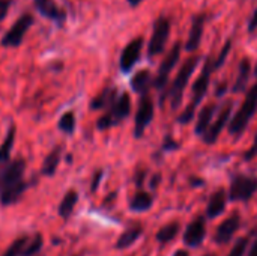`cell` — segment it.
<instances>
[{"mask_svg":"<svg viewBox=\"0 0 257 256\" xmlns=\"http://www.w3.org/2000/svg\"><path fill=\"white\" fill-rule=\"evenodd\" d=\"M214 57L209 56L206 57L205 63H203V68L200 71V75L197 77V80L194 81L193 84V89H191V100L190 103L185 106V109L181 112V115L178 116V122L182 124V125H187L190 124L194 116H196V112H197V107L200 106V103L203 101V98L206 97L208 94V89H209V83H211V77H212V72H214Z\"/></svg>","mask_w":257,"mask_h":256,"instance_id":"6da1fadb","label":"cell"},{"mask_svg":"<svg viewBox=\"0 0 257 256\" xmlns=\"http://www.w3.org/2000/svg\"><path fill=\"white\" fill-rule=\"evenodd\" d=\"M200 62V56H191L188 57L182 66L179 68L176 77L173 78V83L169 89V100H170V107L172 110H178L184 101V94H185V89L197 68Z\"/></svg>","mask_w":257,"mask_h":256,"instance_id":"7a4b0ae2","label":"cell"},{"mask_svg":"<svg viewBox=\"0 0 257 256\" xmlns=\"http://www.w3.org/2000/svg\"><path fill=\"white\" fill-rule=\"evenodd\" d=\"M257 112V80L256 83L247 91L245 94V100L242 101L239 110L235 113V116L230 119L227 128H229V134L239 137L245 128L248 127V124L251 122V119L254 118Z\"/></svg>","mask_w":257,"mask_h":256,"instance_id":"3957f363","label":"cell"},{"mask_svg":"<svg viewBox=\"0 0 257 256\" xmlns=\"http://www.w3.org/2000/svg\"><path fill=\"white\" fill-rule=\"evenodd\" d=\"M130 113H131V97H130V94L123 92V94L117 95L113 106L98 119L96 128L108 130L111 127L117 125L119 122H122L123 119H126L130 116Z\"/></svg>","mask_w":257,"mask_h":256,"instance_id":"277c9868","label":"cell"},{"mask_svg":"<svg viewBox=\"0 0 257 256\" xmlns=\"http://www.w3.org/2000/svg\"><path fill=\"white\" fill-rule=\"evenodd\" d=\"M170 32H172L170 20L167 17H163V15L158 17L157 21L154 23L152 35H151V39H149V44H148V56L151 59L160 56L161 53H164L166 45H167L169 38H170Z\"/></svg>","mask_w":257,"mask_h":256,"instance_id":"5b68a950","label":"cell"},{"mask_svg":"<svg viewBox=\"0 0 257 256\" xmlns=\"http://www.w3.org/2000/svg\"><path fill=\"white\" fill-rule=\"evenodd\" d=\"M257 192V177L238 174L230 181L229 201L232 202H248Z\"/></svg>","mask_w":257,"mask_h":256,"instance_id":"8992f818","label":"cell"},{"mask_svg":"<svg viewBox=\"0 0 257 256\" xmlns=\"http://www.w3.org/2000/svg\"><path fill=\"white\" fill-rule=\"evenodd\" d=\"M181 51H182V44L181 42H175V45L169 50V53L164 56V59L161 60L157 75L154 78V88L158 91H164L167 83H169V77L173 71V68L176 66V63L181 59Z\"/></svg>","mask_w":257,"mask_h":256,"instance_id":"52a82bcc","label":"cell"},{"mask_svg":"<svg viewBox=\"0 0 257 256\" xmlns=\"http://www.w3.org/2000/svg\"><path fill=\"white\" fill-rule=\"evenodd\" d=\"M155 116V104L149 94L140 95V101L137 106V113L134 118V137L140 139L143 137L146 128L151 125Z\"/></svg>","mask_w":257,"mask_h":256,"instance_id":"ba28073f","label":"cell"},{"mask_svg":"<svg viewBox=\"0 0 257 256\" xmlns=\"http://www.w3.org/2000/svg\"><path fill=\"white\" fill-rule=\"evenodd\" d=\"M33 24V15L30 14H24L21 15L14 24L12 27L3 35L2 38V47H8V48H14L21 45V42L24 41L27 32L30 30Z\"/></svg>","mask_w":257,"mask_h":256,"instance_id":"9c48e42d","label":"cell"},{"mask_svg":"<svg viewBox=\"0 0 257 256\" xmlns=\"http://www.w3.org/2000/svg\"><path fill=\"white\" fill-rule=\"evenodd\" d=\"M232 112H233V101L229 100V101L221 107V110H220L217 119L212 121V124L209 125V128L203 133L202 137H203V142H205L206 145H214V143L218 140L221 131H223L224 127H227L229 122H230Z\"/></svg>","mask_w":257,"mask_h":256,"instance_id":"30bf717a","label":"cell"},{"mask_svg":"<svg viewBox=\"0 0 257 256\" xmlns=\"http://www.w3.org/2000/svg\"><path fill=\"white\" fill-rule=\"evenodd\" d=\"M143 44H145L143 38L137 36L123 47V50L120 53V59H119V66H120V71L123 74L131 72L133 68L136 66V63L139 62V59L142 56Z\"/></svg>","mask_w":257,"mask_h":256,"instance_id":"8fae6325","label":"cell"},{"mask_svg":"<svg viewBox=\"0 0 257 256\" xmlns=\"http://www.w3.org/2000/svg\"><path fill=\"white\" fill-rule=\"evenodd\" d=\"M26 161L23 158H17L0 164V192L12 183H17L24 178Z\"/></svg>","mask_w":257,"mask_h":256,"instance_id":"7c38bea8","label":"cell"},{"mask_svg":"<svg viewBox=\"0 0 257 256\" xmlns=\"http://www.w3.org/2000/svg\"><path fill=\"white\" fill-rule=\"evenodd\" d=\"M206 238V219L199 216L187 226L184 232V244L190 249H196L202 246Z\"/></svg>","mask_w":257,"mask_h":256,"instance_id":"4fadbf2b","label":"cell"},{"mask_svg":"<svg viewBox=\"0 0 257 256\" xmlns=\"http://www.w3.org/2000/svg\"><path fill=\"white\" fill-rule=\"evenodd\" d=\"M241 226V216L239 213H233L232 216H229L226 220L221 222V225H218L215 234H214V241L217 244H227L232 241L233 235L238 232Z\"/></svg>","mask_w":257,"mask_h":256,"instance_id":"5bb4252c","label":"cell"},{"mask_svg":"<svg viewBox=\"0 0 257 256\" xmlns=\"http://www.w3.org/2000/svg\"><path fill=\"white\" fill-rule=\"evenodd\" d=\"M205 23H206V15L205 14H197L193 18L191 27H190V33L185 42V50L193 53L197 51L200 44H202V38H203V32H205Z\"/></svg>","mask_w":257,"mask_h":256,"instance_id":"9a60e30c","label":"cell"},{"mask_svg":"<svg viewBox=\"0 0 257 256\" xmlns=\"http://www.w3.org/2000/svg\"><path fill=\"white\" fill-rule=\"evenodd\" d=\"M33 3L36 11L42 17L57 23L59 26H62L66 21V12L62 8H59L53 0H33Z\"/></svg>","mask_w":257,"mask_h":256,"instance_id":"2e32d148","label":"cell"},{"mask_svg":"<svg viewBox=\"0 0 257 256\" xmlns=\"http://www.w3.org/2000/svg\"><path fill=\"white\" fill-rule=\"evenodd\" d=\"M227 201H229V195L226 193L224 189L215 190L209 198V202L206 207V217L209 220H212V219H217L218 216H221L226 210Z\"/></svg>","mask_w":257,"mask_h":256,"instance_id":"e0dca14e","label":"cell"},{"mask_svg":"<svg viewBox=\"0 0 257 256\" xmlns=\"http://www.w3.org/2000/svg\"><path fill=\"white\" fill-rule=\"evenodd\" d=\"M26 189H27V183L24 181V178L17 181V183L9 184L8 187H5L0 192V204L3 207H9V205L17 204L21 199V196L24 195Z\"/></svg>","mask_w":257,"mask_h":256,"instance_id":"ac0fdd59","label":"cell"},{"mask_svg":"<svg viewBox=\"0 0 257 256\" xmlns=\"http://www.w3.org/2000/svg\"><path fill=\"white\" fill-rule=\"evenodd\" d=\"M218 110V104L217 103H209L206 104L197 115V122L194 127V133L197 136H203V133L209 128V125L214 121V116Z\"/></svg>","mask_w":257,"mask_h":256,"instance_id":"d6986e66","label":"cell"},{"mask_svg":"<svg viewBox=\"0 0 257 256\" xmlns=\"http://www.w3.org/2000/svg\"><path fill=\"white\" fill-rule=\"evenodd\" d=\"M152 86H154V78H152V72L149 69H142V71L136 72L131 78V89L139 95L149 94V89Z\"/></svg>","mask_w":257,"mask_h":256,"instance_id":"ffe728a7","label":"cell"},{"mask_svg":"<svg viewBox=\"0 0 257 256\" xmlns=\"http://www.w3.org/2000/svg\"><path fill=\"white\" fill-rule=\"evenodd\" d=\"M250 75H251V60L248 57H245L239 63L238 75H236V80H235V83L232 86V92L233 94H242V92H245L247 84H248V80H250Z\"/></svg>","mask_w":257,"mask_h":256,"instance_id":"44dd1931","label":"cell"},{"mask_svg":"<svg viewBox=\"0 0 257 256\" xmlns=\"http://www.w3.org/2000/svg\"><path fill=\"white\" fill-rule=\"evenodd\" d=\"M116 98H117V89L105 88L90 101V109L92 110H108L113 106V103L116 101Z\"/></svg>","mask_w":257,"mask_h":256,"instance_id":"7402d4cb","label":"cell"},{"mask_svg":"<svg viewBox=\"0 0 257 256\" xmlns=\"http://www.w3.org/2000/svg\"><path fill=\"white\" fill-rule=\"evenodd\" d=\"M143 234V226L140 223H134L133 226H130L125 232H122V235L117 238L116 241V249L123 250L128 249L130 246H133Z\"/></svg>","mask_w":257,"mask_h":256,"instance_id":"603a6c76","label":"cell"},{"mask_svg":"<svg viewBox=\"0 0 257 256\" xmlns=\"http://www.w3.org/2000/svg\"><path fill=\"white\" fill-rule=\"evenodd\" d=\"M60 158H62V146H54L48 154L47 157L44 158V163H42V175L45 177H53L59 167V163H60Z\"/></svg>","mask_w":257,"mask_h":256,"instance_id":"cb8c5ba5","label":"cell"},{"mask_svg":"<svg viewBox=\"0 0 257 256\" xmlns=\"http://www.w3.org/2000/svg\"><path fill=\"white\" fill-rule=\"evenodd\" d=\"M152 205H154V196L148 192H143V190H139L130 202V208L134 213L149 211L152 208Z\"/></svg>","mask_w":257,"mask_h":256,"instance_id":"d4e9b609","label":"cell"},{"mask_svg":"<svg viewBox=\"0 0 257 256\" xmlns=\"http://www.w3.org/2000/svg\"><path fill=\"white\" fill-rule=\"evenodd\" d=\"M77 202H78V193H77L75 190H69V192H66V195L63 196V199L60 201L59 208H57L59 216H60L62 219L68 220V219L72 216V213H74V210H75Z\"/></svg>","mask_w":257,"mask_h":256,"instance_id":"484cf974","label":"cell"},{"mask_svg":"<svg viewBox=\"0 0 257 256\" xmlns=\"http://www.w3.org/2000/svg\"><path fill=\"white\" fill-rule=\"evenodd\" d=\"M15 136H17V127L12 124L9 128H8V133L0 145V164H5L9 161L11 158V152H12V148H14V143H15Z\"/></svg>","mask_w":257,"mask_h":256,"instance_id":"4316f807","label":"cell"},{"mask_svg":"<svg viewBox=\"0 0 257 256\" xmlns=\"http://www.w3.org/2000/svg\"><path fill=\"white\" fill-rule=\"evenodd\" d=\"M179 231H181L179 223L178 222H170L166 226H163L161 229H158V232L155 235L157 237V241L161 243V244H167V243H170V241H173L176 238V235L179 234Z\"/></svg>","mask_w":257,"mask_h":256,"instance_id":"83f0119b","label":"cell"},{"mask_svg":"<svg viewBox=\"0 0 257 256\" xmlns=\"http://www.w3.org/2000/svg\"><path fill=\"white\" fill-rule=\"evenodd\" d=\"M30 237L29 235H21L17 240H14L11 243V246L6 249V252L3 253V256H24L26 249L29 246Z\"/></svg>","mask_w":257,"mask_h":256,"instance_id":"f1b7e54d","label":"cell"},{"mask_svg":"<svg viewBox=\"0 0 257 256\" xmlns=\"http://www.w3.org/2000/svg\"><path fill=\"white\" fill-rule=\"evenodd\" d=\"M75 125H77V121H75L74 112H66V113H63V115L60 116L59 122H57L59 130L63 131L65 134H74Z\"/></svg>","mask_w":257,"mask_h":256,"instance_id":"f546056e","label":"cell"},{"mask_svg":"<svg viewBox=\"0 0 257 256\" xmlns=\"http://www.w3.org/2000/svg\"><path fill=\"white\" fill-rule=\"evenodd\" d=\"M250 243H251L250 235L238 238V240L235 241L233 247L230 249V252H229V255L227 256H245V252H247L248 247H250Z\"/></svg>","mask_w":257,"mask_h":256,"instance_id":"4dcf8cb0","label":"cell"},{"mask_svg":"<svg viewBox=\"0 0 257 256\" xmlns=\"http://www.w3.org/2000/svg\"><path fill=\"white\" fill-rule=\"evenodd\" d=\"M42 244H44V240H42L41 234H36V235L30 237V241H29V246L26 249L24 256H36L41 252Z\"/></svg>","mask_w":257,"mask_h":256,"instance_id":"1f68e13d","label":"cell"},{"mask_svg":"<svg viewBox=\"0 0 257 256\" xmlns=\"http://www.w3.org/2000/svg\"><path fill=\"white\" fill-rule=\"evenodd\" d=\"M230 48H232V39L226 41V44L223 45L220 54L214 59V69H215V71L220 69V68L224 65V62H226V59H227V56H229V53H230Z\"/></svg>","mask_w":257,"mask_h":256,"instance_id":"d6a6232c","label":"cell"},{"mask_svg":"<svg viewBox=\"0 0 257 256\" xmlns=\"http://www.w3.org/2000/svg\"><path fill=\"white\" fill-rule=\"evenodd\" d=\"M257 157V133L256 136H254V139H253V143H251V146L247 149V152L244 154V160L245 161H251L253 158H256Z\"/></svg>","mask_w":257,"mask_h":256,"instance_id":"836d02e7","label":"cell"},{"mask_svg":"<svg viewBox=\"0 0 257 256\" xmlns=\"http://www.w3.org/2000/svg\"><path fill=\"white\" fill-rule=\"evenodd\" d=\"M161 149H163V151H173V149H178V142H176L173 137L166 136V137H164V142H163V145H161Z\"/></svg>","mask_w":257,"mask_h":256,"instance_id":"e575fe53","label":"cell"},{"mask_svg":"<svg viewBox=\"0 0 257 256\" xmlns=\"http://www.w3.org/2000/svg\"><path fill=\"white\" fill-rule=\"evenodd\" d=\"M11 3H12L11 0H0V21H3L6 18Z\"/></svg>","mask_w":257,"mask_h":256,"instance_id":"d590c367","label":"cell"},{"mask_svg":"<svg viewBox=\"0 0 257 256\" xmlns=\"http://www.w3.org/2000/svg\"><path fill=\"white\" fill-rule=\"evenodd\" d=\"M256 30H257V8L254 9V12H253L251 18H250V21H248V32H250V33H253V32H256Z\"/></svg>","mask_w":257,"mask_h":256,"instance_id":"8d00e7d4","label":"cell"},{"mask_svg":"<svg viewBox=\"0 0 257 256\" xmlns=\"http://www.w3.org/2000/svg\"><path fill=\"white\" fill-rule=\"evenodd\" d=\"M101 180H102V170H98V172L95 174V177H93V181H92V187H90L92 192H96V189H98Z\"/></svg>","mask_w":257,"mask_h":256,"instance_id":"74e56055","label":"cell"},{"mask_svg":"<svg viewBox=\"0 0 257 256\" xmlns=\"http://www.w3.org/2000/svg\"><path fill=\"white\" fill-rule=\"evenodd\" d=\"M145 178H146V170H139V172H137V175H136V186H137L139 189L143 186Z\"/></svg>","mask_w":257,"mask_h":256,"instance_id":"f35d334b","label":"cell"},{"mask_svg":"<svg viewBox=\"0 0 257 256\" xmlns=\"http://www.w3.org/2000/svg\"><path fill=\"white\" fill-rule=\"evenodd\" d=\"M226 91H227V83H226V81H223V83H220V84H218V88H217V92H215V97H217V98H220V97H223V95L226 94Z\"/></svg>","mask_w":257,"mask_h":256,"instance_id":"ab89813d","label":"cell"},{"mask_svg":"<svg viewBox=\"0 0 257 256\" xmlns=\"http://www.w3.org/2000/svg\"><path fill=\"white\" fill-rule=\"evenodd\" d=\"M247 256H257V229H256V237L251 243V246L248 247V255Z\"/></svg>","mask_w":257,"mask_h":256,"instance_id":"60d3db41","label":"cell"},{"mask_svg":"<svg viewBox=\"0 0 257 256\" xmlns=\"http://www.w3.org/2000/svg\"><path fill=\"white\" fill-rule=\"evenodd\" d=\"M160 181H161V175H160V174L154 175V177L151 178V183H149L151 189H157V187H158V184H160Z\"/></svg>","mask_w":257,"mask_h":256,"instance_id":"b9f144b4","label":"cell"},{"mask_svg":"<svg viewBox=\"0 0 257 256\" xmlns=\"http://www.w3.org/2000/svg\"><path fill=\"white\" fill-rule=\"evenodd\" d=\"M172 256H190V252L185 250V249H179V250H176Z\"/></svg>","mask_w":257,"mask_h":256,"instance_id":"7bdbcfd3","label":"cell"},{"mask_svg":"<svg viewBox=\"0 0 257 256\" xmlns=\"http://www.w3.org/2000/svg\"><path fill=\"white\" fill-rule=\"evenodd\" d=\"M126 2H128V5H130L131 8H137L143 0H126Z\"/></svg>","mask_w":257,"mask_h":256,"instance_id":"ee69618b","label":"cell"},{"mask_svg":"<svg viewBox=\"0 0 257 256\" xmlns=\"http://www.w3.org/2000/svg\"><path fill=\"white\" fill-rule=\"evenodd\" d=\"M191 183H193V186H203V181L202 180H191Z\"/></svg>","mask_w":257,"mask_h":256,"instance_id":"f6af8a7d","label":"cell"},{"mask_svg":"<svg viewBox=\"0 0 257 256\" xmlns=\"http://www.w3.org/2000/svg\"><path fill=\"white\" fill-rule=\"evenodd\" d=\"M205 256H215V253H208V255H205Z\"/></svg>","mask_w":257,"mask_h":256,"instance_id":"bcb514c9","label":"cell"},{"mask_svg":"<svg viewBox=\"0 0 257 256\" xmlns=\"http://www.w3.org/2000/svg\"><path fill=\"white\" fill-rule=\"evenodd\" d=\"M254 72H256V77H257V65H256V69H254Z\"/></svg>","mask_w":257,"mask_h":256,"instance_id":"7dc6e473","label":"cell"}]
</instances>
